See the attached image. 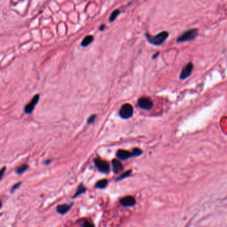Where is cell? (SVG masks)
<instances>
[{
	"instance_id": "obj_15",
	"label": "cell",
	"mask_w": 227,
	"mask_h": 227,
	"mask_svg": "<svg viewBox=\"0 0 227 227\" xmlns=\"http://www.w3.org/2000/svg\"><path fill=\"white\" fill-rule=\"evenodd\" d=\"M29 166L27 164H24V165L20 166L16 169V173L18 174H22L24 173L27 169H28Z\"/></svg>"
},
{
	"instance_id": "obj_1",
	"label": "cell",
	"mask_w": 227,
	"mask_h": 227,
	"mask_svg": "<svg viewBox=\"0 0 227 227\" xmlns=\"http://www.w3.org/2000/svg\"><path fill=\"white\" fill-rule=\"evenodd\" d=\"M169 37V33L167 31H162L155 36H151L149 34H146V37L149 43L155 45H160L166 41Z\"/></svg>"
},
{
	"instance_id": "obj_13",
	"label": "cell",
	"mask_w": 227,
	"mask_h": 227,
	"mask_svg": "<svg viewBox=\"0 0 227 227\" xmlns=\"http://www.w3.org/2000/svg\"><path fill=\"white\" fill-rule=\"evenodd\" d=\"M108 184V180L107 179H102L98 180L95 184V187L99 189H104L106 188Z\"/></svg>"
},
{
	"instance_id": "obj_11",
	"label": "cell",
	"mask_w": 227,
	"mask_h": 227,
	"mask_svg": "<svg viewBox=\"0 0 227 227\" xmlns=\"http://www.w3.org/2000/svg\"><path fill=\"white\" fill-rule=\"evenodd\" d=\"M73 203L70 204V205H58L56 208V211L59 214H61V215H64V214H66L69 212V210L71 209V208L72 207Z\"/></svg>"
},
{
	"instance_id": "obj_20",
	"label": "cell",
	"mask_w": 227,
	"mask_h": 227,
	"mask_svg": "<svg viewBox=\"0 0 227 227\" xmlns=\"http://www.w3.org/2000/svg\"><path fill=\"white\" fill-rule=\"evenodd\" d=\"M21 184H22V182H18V183L14 184V185L12 186V188L11 189V193H14V191H16V189L21 185Z\"/></svg>"
},
{
	"instance_id": "obj_21",
	"label": "cell",
	"mask_w": 227,
	"mask_h": 227,
	"mask_svg": "<svg viewBox=\"0 0 227 227\" xmlns=\"http://www.w3.org/2000/svg\"><path fill=\"white\" fill-rule=\"evenodd\" d=\"M82 226H94V224H92L91 222H90L89 221H87V220H86V221H85V222H83V225H82Z\"/></svg>"
},
{
	"instance_id": "obj_9",
	"label": "cell",
	"mask_w": 227,
	"mask_h": 227,
	"mask_svg": "<svg viewBox=\"0 0 227 227\" xmlns=\"http://www.w3.org/2000/svg\"><path fill=\"white\" fill-rule=\"evenodd\" d=\"M117 158L121 159V160L125 161L128 159H130L131 157H133V153L129 151L123 150V149H119L117 152Z\"/></svg>"
},
{
	"instance_id": "obj_3",
	"label": "cell",
	"mask_w": 227,
	"mask_h": 227,
	"mask_svg": "<svg viewBox=\"0 0 227 227\" xmlns=\"http://www.w3.org/2000/svg\"><path fill=\"white\" fill-rule=\"evenodd\" d=\"M133 115V107L129 103H125L119 110V116L123 119H129Z\"/></svg>"
},
{
	"instance_id": "obj_10",
	"label": "cell",
	"mask_w": 227,
	"mask_h": 227,
	"mask_svg": "<svg viewBox=\"0 0 227 227\" xmlns=\"http://www.w3.org/2000/svg\"><path fill=\"white\" fill-rule=\"evenodd\" d=\"M113 171L115 174H118L123 170V165L117 159H113L112 161Z\"/></svg>"
},
{
	"instance_id": "obj_17",
	"label": "cell",
	"mask_w": 227,
	"mask_h": 227,
	"mask_svg": "<svg viewBox=\"0 0 227 227\" xmlns=\"http://www.w3.org/2000/svg\"><path fill=\"white\" fill-rule=\"evenodd\" d=\"M132 171L131 170H129V171H126L125 173H124L123 174H122L121 175L119 176V178H117L116 179V181H119V180H123L124 178L128 177V176H129L131 175V173Z\"/></svg>"
},
{
	"instance_id": "obj_18",
	"label": "cell",
	"mask_w": 227,
	"mask_h": 227,
	"mask_svg": "<svg viewBox=\"0 0 227 227\" xmlns=\"http://www.w3.org/2000/svg\"><path fill=\"white\" fill-rule=\"evenodd\" d=\"M132 153H133V157H139L140 155L143 154V151L139 148H134L133 149V151H132Z\"/></svg>"
},
{
	"instance_id": "obj_19",
	"label": "cell",
	"mask_w": 227,
	"mask_h": 227,
	"mask_svg": "<svg viewBox=\"0 0 227 227\" xmlns=\"http://www.w3.org/2000/svg\"><path fill=\"white\" fill-rule=\"evenodd\" d=\"M96 117H97L96 115H91V116H90L87 120V124H91V123H94Z\"/></svg>"
},
{
	"instance_id": "obj_8",
	"label": "cell",
	"mask_w": 227,
	"mask_h": 227,
	"mask_svg": "<svg viewBox=\"0 0 227 227\" xmlns=\"http://www.w3.org/2000/svg\"><path fill=\"white\" fill-rule=\"evenodd\" d=\"M193 65L192 63H188L186 66L182 69V70L180 73V79L182 80L186 79L187 77H188L191 75V73L193 72Z\"/></svg>"
},
{
	"instance_id": "obj_6",
	"label": "cell",
	"mask_w": 227,
	"mask_h": 227,
	"mask_svg": "<svg viewBox=\"0 0 227 227\" xmlns=\"http://www.w3.org/2000/svg\"><path fill=\"white\" fill-rule=\"evenodd\" d=\"M39 94L35 95L33 97L32 99H31L30 103H29L25 107L24 109L25 113H27V114H31V113L33 112V109H34L35 107L36 106L37 103L39 102Z\"/></svg>"
},
{
	"instance_id": "obj_5",
	"label": "cell",
	"mask_w": 227,
	"mask_h": 227,
	"mask_svg": "<svg viewBox=\"0 0 227 227\" xmlns=\"http://www.w3.org/2000/svg\"><path fill=\"white\" fill-rule=\"evenodd\" d=\"M138 105L145 110H150L153 108V103L149 97H141L138 100Z\"/></svg>"
},
{
	"instance_id": "obj_7",
	"label": "cell",
	"mask_w": 227,
	"mask_h": 227,
	"mask_svg": "<svg viewBox=\"0 0 227 227\" xmlns=\"http://www.w3.org/2000/svg\"><path fill=\"white\" fill-rule=\"evenodd\" d=\"M120 205L123 207H131L136 204V200L132 196H126L120 199Z\"/></svg>"
},
{
	"instance_id": "obj_23",
	"label": "cell",
	"mask_w": 227,
	"mask_h": 227,
	"mask_svg": "<svg viewBox=\"0 0 227 227\" xmlns=\"http://www.w3.org/2000/svg\"><path fill=\"white\" fill-rule=\"evenodd\" d=\"M50 162H51V160H47L46 161H45V165H47V164H49V163H50Z\"/></svg>"
},
{
	"instance_id": "obj_4",
	"label": "cell",
	"mask_w": 227,
	"mask_h": 227,
	"mask_svg": "<svg viewBox=\"0 0 227 227\" xmlns=\"http://www.w3.org/2000/svg\"><path fill=\"white\" fill-rule=\"evenodd\" d=\"M94 163L101 173L103 174H108L109 173L110 165L108 162L97 158L94 159Z\"/></svg>"
},
{
	"instance_id": "obj_12",
	"label": "cell",
	"mask_w": 227,
	"mask_h": 227,
	"mask_svg": "<svg viewBox=\"0 0 227 227\" xmlns=\"http://www.w3.org/2000/svg\"><path fill=\"white\" fill-rule=\"evenodd\" d=\"M93 41V37L92 35H89L86 36L85 38L83 39V41L81 42V46L82 47H87L88 45H89Z\"/></svg>"
},
{
	"instance_id": "obj_24",
	"label": "cell",
	"mask_w": 227,
	"mask_h": 227,
	"mask_svg": "<svg viewBox=\"0 0 227 227\" xmlns=\"http://www.w3.org/2000/svg\"><path fill=\"white\" fill-rule=\"evenodd\" d=\"M158 55H159V53H155V55H154V56H153V58H154V59H155V57H157V56H158Z\"/></svg>"
},
{
	"instance_id": "obj_22",
	"label": "cell",
	"mask_w": 227,
	"mask_h": 227,
	"mask_svg": "<svg viewBox=\"0 0 227 227\" xmlns=\"http://www.w3.org/2000/svg\"><path fill=\"white\" fill-rule=\"evenodd\" d=\"M5 169H6V167H3V168H2L1 171V173H0V175H1V176H0V179H1V180L2 179V178H3L4 172H5Z\"/></svg>"
},
{
	"instance_id": "obj_16",
	"label": "cell",
	"mask_w": 227,
	"mask_h": 227,
	"mask_svg": "<svg viewBox=\"0 0 227 227\" xmlns=\"http://www.w3.org/2000/svg\"><path fill=\"white\" fill-rule=\"evenodd\" d=\"M119 14H120V11L119 9H115L112 12V14H111L110 18H109V22H113L116 20V18H117V16H119Z\"/></svg>"
},
{
	"instance_id": "obj_14",
	"label": "cell",
	"mask_w": 227,
	"mask_h": 227,
	"mask_svg": "<svg viewBox=\"0 0 227 227\" xmlns=\"http://www.w3.org/2000/svg\"><path fill=\"white\" fill-rule=\"evenodd\" d=\"M85 192H86V188L83 186V184L82 183L80 184L79 185L78 188H77L76 193H75V194L74 195V196L73 197V199L76 198V197H77L78 196H79V195H81L82 194H83V193H85Z\"/></svg>"
},
{
	"instance_id": "obj_2",
	"label": "cell",
	"mask_w": 227,
	"mask_h": 227,
	"mask_svg": "<svg viewBox=\"0 0 227 227\" xmlns=\"http://www.w3.org/2000/svg\"><path fill=\"white\" fill-rule=\"evenodd\" d=\"M198 35V31L196 29H189V30L184 31V32L180 35L176 39V41L178 43H181V42L192 41L193 39L196 38Z\"/></svg>"
},
{
	"instance_id": "obj_25",
	"label": "cell",
	"mask_w": 227,
	"mask_h": 227,
	"mask_svg": "<svg viewBox=\"0 0 227 227\" xmlns=\"http://www.w3.org/2000/svg\"><path fill=\"white\" fill-rule=\"evenodd\" d=\"M20 1H24V0H20Z\"/></svg>"
}]
</instances>
